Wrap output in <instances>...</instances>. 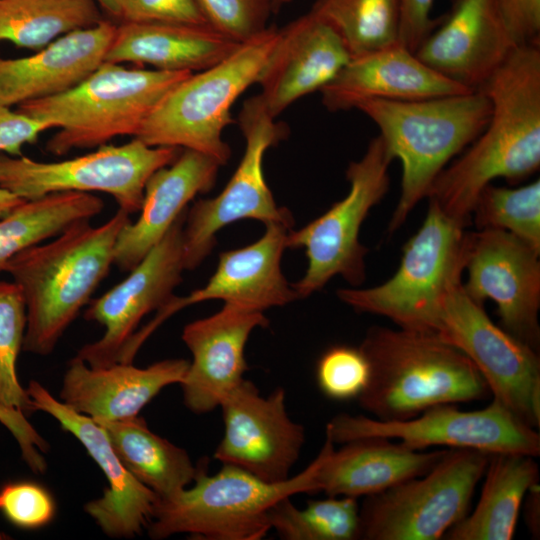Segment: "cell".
Returning <instances> with one entry per match:
<instances>
[{
	"mask_svg": "<svg viewBox=\"0 0 540 540\" xmlns=\"http://www.w3.org/2000/svg\"><path fill=\"white\" fill-rule=\"evenodd\" d=\"M116 5L122 22L209 25L196 0H116Z\"/></svg>",
	"mask_w": 540,
	"mask_h": 540,
	"instance_id": "cell-40",
	"label": "cell"
},
{
	"mask_svg": "<svg viewBox=\"0 0 540 540\" xmlns=\"http://www.w3.org/2000/svg\"><path fill=\"white\" fill-rule=\"evenodd\" d=\"M290 1H292V0H286V3L290 2Z\"/></svg>",
	"mask_w": 540,
	"mask_h": 540,
	"instance_id": "cell-50",
	"label": "cell"
},
{
	"mask_svg": "<svg viewBox=\"0 0 540 540\" xmlns=\"http://www.w3.org/2000/svg\"><path fill=\"white\" fill-rule=\"evenodd\" d=\"M188 365L185 359H165L144 368L123 362L90 367L75 356L64 374L60 399L92 419L136 417L163 388L180 384Z\"/></svg>",
	"mask_w": 540,
	"mask_h": 540,
	"instance_id": "cell-26",
	"label": "cell"
},
{
	"mask_svg": "<svg viewBox=\"0 0 540 540\" xmlns=\"http://www.w3.org/2000/svg\"><path fill=\"white\" fill-rule=\"evenodd\" d=\"M435 334L469 358L494 400L529 427L539 429L538 351L497 326L483 304L466 293L462 282L445 298Z\"/></svg>",
	"mask_w": 540,
	"mask_h": 540,
	"instance_id": "cell-13",
	"label": "cell"
},
{
	"mask_svg": "<svg viewBox=\"0 0 540 540\" xmlns=\"http://www.w3.org/2000/svg\"><path fill=\"white\" fill-rule=\"evenodd\" d=\"M25 329L26 304L21 289L14 282L0 281V411L30 426L26 414L34 410L16 372Z\"/></svg>",
	"mask_w": 540,
	"mask_h": 540,
	"instance_id": "cell-35",
	"label": "cell"
},
{
	"mask_svg": "<svg viewBox=\"0 0 540 540\" xmlns=\"http://www.w3.org/2000/svg\"><path fill=\"white\" fill-rule=\"evenodd\" d=\"M309 11L337 32L350 57L399 42V0H315Z\"/></svg>",
	"mask_w": 540,
	"mask_h": 540,
	"instance_id": "cell-33",
	"label": "cell"
},
{
	"mask_svg": "<svg viewBox=\"0 0 540 540\" xmlns=\"http://www.w3.org/2000/svg\"><path fill=\"white\" fill-rule=\"evenodd\" d=\"M129 222L121 209L99 226L78 221L6 263L3 272L25 299L24 351L41 356L53 352L114 264L117 238Z\"/></svg>",
	"mask_w": 540,
	"mask_h": 540,
	"instance_id": "cell-2",
	"label": "cell"
},
{
	"mask_svg": "<svg viewBox=\"0 0 540 540\" xmlns=\"http://www.w3.org/2000/svg\"><path fill=\"white\" fill-rule=\"evenodd\" d=\"M358 109L379 128L391 157L402 165L401 191L388 230L396 231L456 155L484 130L492 106L481 90L410 100H367Z\"/></svg>",
	"mask_w": 540,
	"mask_h": 540,
	"instance_id": "cell-4",
	"label": "cell"
},
{
	"mask_svg": "<svg viewBox=\"0 0 540 540\" xmlns=\"http://www.w3.org/2000/svg\"><path fill=\"white\" fill-rule=\"evenodd\" d=\"M26 391L33 410L49 414L76 437L108 481L103 496L85 504L86 513L109 537L139 535L151 522L159 497L124 467L95 420L57 400L38 381H30Z\"/></svg>",
	"mask_w": 540,
	"mask_h": 540,
	"instance_id": "cell-18",
	"label": "cell"
},
{
	"mask_svg": "<svg viewBox=\"0 0 540 540\" xmlns=\"http://www.w3.org/2000/svg\"><path fill=\"white\" fill-rule=\"evenodd\" d=\"M392 160L382 138H373L362 158L347 168V195L301 229L289 230L286 247L304 248L308 262L303 277L292 284L298 299L322 289L336 275L353 286L364 281L368 249L359 241L360 229L388 191Z\"/></svg>",
	"mask_w": 540,
	"mask_h": 540,
	"instance_id": "cell-10",
	"label": "cell"
},
{
	"mask_svg": "<svg viewBox=\"0 0 540 540\" xmlns=\"http://www.w3.org/2000/svg\"><path fill=\"white\" fill-rule=\"evenodd\" d=\"M221 165L203 153L182 149L170 165L148 179L140 215L120 232L114 250V264L121 271L132 270L162 239L174 221L198 194L215 184Z\"/></svg>",
	"mask_w": 540,
	"mask_h": 540,
	"instance_id": "cell-27",
	"label": "cell"
},
{
	"mask_svg": "<svg viewBox=\"0 0 540 540\" xmlns=\"http://www.w3.org/2000/svg\"><path fill=\"white\" fill-rule=\"evenodd\" d=\"M101 198L83 192H58L26 200L0 219V271L22 250L42 243L72 224L102 212Z\"/></svg>",
	"mask_w": 540,
	"mask_h": 540,
	"instance_id": "cell-31",
	"label": "cell"
},
{
	"mask_svg": "<svg viewBox=\"0 0 540 540\" xmlns=\"http://www.w3.org/2000/svg\"><path fill=\"white\" fill-rule=\"evenodd\" d=\"M540 252L498 229L467 233L466 293L497 306L502 328L536 351L540 344Z\"/></svg>",
	"mask_w": 540,
	"mask_h": 540,
	"instance_id": "cell-16",
	"label": "cell"
},
{
	"mask_svg": "<svg viewBox=\"0 0 540 540\" xmlns=\"http://www.w3.org/2000/svg\"><path fill=\"white\" fill-rule=\"evenodd\" d=\"M515 47L494 0H452L415 54L446 78L477 90Z\"/></svg>",
	"mask_w": 540,
	"mask_h": 540,
	"instance_id": "cell-21",
	"label": "cell"
},
{
	"mask_svg": "<svg viewBox=\"0 0 540 540\" xmlns=\"http://www.w3.org/2000/svg\"><path fill=\"white\" fill-rule=\"evenodd\" d=\"M93 420L105 430L124 467L160 499L193 483L200 466L184 449L152 432L142 417Z\"/></svg>",
	"mask_w": 540,
	"mask_h": 540,
	"instance_id": "cell-30",
	"label": "cell"
},
{
	"mask_svg": "<svg viewBox=\"0 0 540 540\" xmlns=\"http://www.w3.org/2000/svg\"><path fill=\"white\" fill-rule=\"evenodd\" d=\"M472 91L446 78L400 42L350 57L321 90L332 112L355 109L367 100L410 101Z\"/></svg>",
	"mask_w": 540,
	"mask_h": 540,
	"instance_id": "cell-23",
	"label": "cell"
},
{
	"mask_svg": "<svg viewBox=\"0 0 540 540\" xmlns=\"http://www.w3.org/2000/svg\"><path fill=\"white\" fill-rule=\"evenodd\" d=\"M337 32L310 11L281 29L257 82L261 102L276 118L299 98L320 91L349 61Z\"/></svg>",
	"mask_w": 540,
	"mask_h": 540,
	"instance_id": "cell-22",
	"label": "cell"
},
{
	"mask_svg": "<svg viewBox=\"0 0 540 540\" xmlns=\"http://www.w3.org/2000/svg\"><path fill=\"white\" fill-rule=\"evenodd\" d=\"M245 151L234 174L214 198L199 199L186 212L183 227L185 270H193L210 254L217 232L241 219L273 222L289 227L293 217L278 207L263 171L266 151L285 138L286 128L276 123L258 95L247 99L238 118Z\"/></svg>",
	"mask_w": 540,
	"mask_h": 540,
	"instance_id": "cell-14",
	"label": "cell"
},
{
	"mask_svg": "<svg viewBox=\"0 0 540 540\" xmlns=\"http://www.w3.org/2000/svg\"><path fill=\"white\" fill-rule=\"evenodd\" d=\"M269 321L261 311L224 303L215 314L188 323L182 340L192 354L179 384L185 406L195 414L218 408L247 370L245 346L251 332Z\"/></svg>",
	"mask_w": 540,
	"mask_h": 540,
	"instance_id": "cell-20",
	"label": "cell"
},
{
	"mask_svg": "<svg viewBox=\"0 0 540 540\" xmlns=\"http://www.w3.org/2000/svg\"><path fill=\"white\" fill-rule=\"evenodd\" d=\"M53 129L49 122L25 115L0 103V153L21 156L22 147Z\"/></svg>",
	"mask_w": 540,
	"mask_h": 540,
	"instance_id": "cell-42",
	"label": "cell"
},
{
	"mask_svg": "<svg viewBox=\"0 0 540 540\" xmlns=\"http://www.w3.org/2000/svg\"><path fill=\"white\" fill-rule=\"evenodd\" d=\"M516 46L539 45L540 0H494Z\"/></svg>",
	"mask_w": 540,
	"mask_h": 540,
	"instance_id": "cell-41",
	"label": "cell"
},
{
	"mask_svg": "<svg viewBox=\"0 0 540 540\" xmlns=\"http://www.w3.org/2000/svg\"><path fill=\"white\" fill-rule=\"evenodd\" d=\"M326 437L342 444L362 437L397 439L413 450L429 447L475 449L489 454L540 455V434L496 400L483 409L463 411L455 404L432 406L403 421L338 414L326 424Z\"/></svg>",
	"mask_w": 540,
	"mask_h": 540,
	"instance_id": "cell-12",
	"label": "cell"
},
{
	"mask_svg": "<svg viewBox=\"0 0 540 540\" xmlns=\"http://www.w3.org/2000/svg\"><path fill=\"white\" fill-rule=\"evenodd\" d=\"M208 24L243 43L263 32L272 13L273 0H196Z\"/></svg>",
	"mask_w": 540,
	"mask_h": 540,
	"instance_id": "cell-38",
	"label": "cell"
},
{
	"mask_svg": "<svg viewBox=\"0 0 540 540\" xmlns=\"http://www.w3.org/2000/svg\"><path fill=\"white\" fill-rule=\"evenodd\" d=\"M535 457L490 454L480 498L471 513L452 528L448 540H511L528 490L539 483Z\"/></svg>",
	"mask_w": 540,
	"mask_h": 540,
	"instance_id": "cell-29",
	"label": "cell"
},
{
	"mask_svg": "<svg viewBox=\"0 0 540 540\" xmlns=\"http://www.w3.org/2000/svg\"><path fill=\"white\" fill-rule=\"evenodd\" d=\"M359 348L370 365L356 399L382 421H403L439 404L481 400L488 386L469 358L436 334L371 327Z\"/></svg>",
	"mask_w": 540,
	"mask_h": 540,
	"instance_id": "cell-3",
	"label": "cell"
},
{
	"mask_svg": "<svg viewBox=\"0 0 540 540\" xmlns=\"http://www.w3.org/2000/svg\"><path fill=\"white\" fill-rule=\"evenodd\" d=\"M465 227L429 200L427 215L403 246L395 274L374 287L339 289L337 296L354 310L384 316L399 328L435 334L445 298L462 282Z\"/></svg>",
	"mask_w": 540,
	"mask_h": 540,
	"instance_id": "cell-8",
	"label": "cell"
},
{
	"mask_svg": "<svg viewBox=\"0 0 540 540\" xmlns=\"http://www.w3.org/2000/svg\"><path fill=\"white\" fill-rule=\"evenodd\" d=\"M277 35L278 28L267 27L224 60L192 73L161 100L134 138L153 147L194 150L225 165L231 148L222 133L233 122L232 105L257 82Z\"/></svg>",
	"mask_w": 540,
	"mask_h": 540,
	"instance_id": "cell-6",
	"label": "cell"
},
{
	"mask_svg": "<svg viewBox=\"0 0 540 540\" xmlns=\"http://www.w3.org/2000/svg\"><path fill=\"white\" fill-rule=\"evenodd\" d=\"M224 432L214 458L268 482L290 477L305 442L303 425L291 419L286 392L277 387L261 396L243 379L220 403Z\"/></svg>",
	"mask_w": 540,
	"mask_h": 540,
	"instance_id": "cell-17",
	"label": "cell"
},
{
	"mask_svg": "<svg viewBox=\"0 0 540 540\" xmlns=\"http://www.w3.org/2000/svg\"><path fill=\"white\" fill-rule=\"evenodd\" d=\"M273 2L277 11L283 4H286V0H273Z\"/></svg>",
	"mask_w": 540,
	"mask_h": 540,
	"instance_id": "cell-48",
	"label": "cell"
},
{
	"mask_svg": "<svg viewBox=\"0 0 540 540\" xmlns=\"http://www.w3.org/2000/svg\"><path fill=\"white\" fill-rule=\"evenodd\" d=\"M181 151L149 146L133 138L57 162L0 153V187L24 200L58 192H102L130 215L140 211L150 176L175 161Z\"/></svg>",
	"mask_w": 540,
	"mask_h": 540,
	"instance_id": "cell-11",
	"label": "cell"
},
{
	"mask_svg": "<svg viewBox=\"0 0 540 540\" xmlns=\"http://www.w3.org/2000/svg\"><path fill=\"white\" fill-rule=\"evenodd\" d=\"M270 526L284 540H355L360 538V506L357 498L328 496L300 509L285 497L271 508Z\"/></svg>",
	"mask_w": 540,
	"mask_h": 540,
	"instance_id": "cell-34",
	"label": "cell"
},
{
	"mask_svg": "<svg viewBox=\"0 0 540 540\" xmlns=\"http://www.w3.org/2000/svg\"><path fill=\"white\" fill-rule=\"evenodd\" d=\"M183 211L162 239L129 271V275L93 300L84 317L104 326L103 336L83 345L76 357L90 367L118 362L124 345L148 313L161 309L174 296L184 266Z\"/></svg>",
	"mask_w": 540,
	"mask_h": 540,
	"instance_id": "cell-15",
	"label": "cell"
},
{
	"mask_svg": "<svg viewBox=\"0 0 540 540\" xmlns=\"http://www.w3.org/2000/svg\"><path fill=\"white\" fill-rule=\"evenodd\" d=\"M102 19L96 0H0V41L38 50Z\"/></svg>",
	"mask_w": 540,
	"mask_h": 540,
	"instance_id": "cell-32",
	"label": "cell"
},
{
	"mask_svg": "<svg viewBox=\"0 0 540 540\" xmlns=\"http://www.w3.org/2000/svg\"><path fill=\"white\" fill-rule=\"evenodd\" d=\"M479 89L491 101L488 124L441 171L427 196L465 226L480 192L494 179L517 184L539 169L540 46L515 47Z\"/></svg>",
	"mask_w": 540,
	"mask_h": 540,
	"instance_id": "cell-1",
	"label": "cell"
},
{
	"mask_svg": "<svg viewBox=\"0 0 540 540\" xmlns=\"http://www.w3.org/2000/svg\"><path fill=\"white\" fill-rule=\"evenodd\" d=\"M24 199L0 187V219L9 214L14 208L22 204Z\"/></svg>",
	"mask_w": 540,
	"mask_h": 540,
	"instance_id": "cell-46",
	"label": "cell"
},
{
	"mask_svg": "<svg viewBox=\"0 0 540 540\" xmlns=\"http://www.w3.org/2000/svg\"><path fill=\"white\" fill-rule=\"evenodd\" d=\"M265 226V233L256 242L221 253L208 282L187 296L174 295L149 324L136 332L137 338L144 342L171 315L203 301L222 300L264 312L297 300L296 292L281 270V258L287 248L286 238L291 227L277 222Z\"/></svg>",
	"mask_w": 540,
	"mask_h": 540,
	"instance_id": "cell-19",
	"label": "cell"
},
{
	"mask_svg": "<svg viewBox=\"0 0 540 540\" xmlns=\"http://www.w3.org/2000/svg\"><path fill=\"white\" fill-rule=\"evenodd\" d=\"M56 505L51 493L41 484L19 480L0 487V513L21 529H39L52 521Z\"/></svg>",
	"mask_w": 540,
	"mask_h": 540,
	"instance_id": "cell-39",
	"label": "cell"
},
{
	"mask_svg": "<svg viewBox=\"0 0 540 540\" xmlns=\"http://www.w3.org/2000/svg\"><path fill=\"white\" fill-rule=\"evenodd\" d=\"M192 73L103 62L73 88L25 102L16 110L57 128L46 148L64 155L119 136L134 138L161 100Z\"/></svg>",
	"mask_w": 540,
	"mask_h": 540,
	"instance_id": "cell-5",
	"label": "cell"
},
{
	"mask_svg": "<svg viewBox=\"0 0 540 540\" xmlns=\"http://www.w3.org/2000/svg\"><path fill=\"white\" fill-rule=\"evenodd\" d=\"M314 460L294 477L268 482L233 465L214 475L199 467L191 487L158 500L148 533L160 540L189 534L207 540H259L271 530L270 511L282 498L311 493Z\"/></svg>",
	"mask_w": 540,
	"mask_h": 540,
	"instance_id": "cell-7",
	"label": "cell"
},
{
	"mask_svg": "<svg viewBox=\"0 0 540 540\" xmlns=\"http://www.w3.org/2000/svg\"><path fill=\"white\" fill-rule=\"evenodd\" d=\"M326 437L314 459L311 493L366 497L428 472L446 449L422 451L383 437H362L335 449Z\"/></svg>",
	"mask_w": 540,
	"mask_h": 540,
	"instance_id": "cell-24",
	"label": "cell"
},
{
	"mask_svg": "<svg viewBox=\"0 0 540 540\" xmlns=\"http://www.w3.org/2000/svg\"><path fill=\"white\" fill-rule=\"evenodd\" d=\"M116 26L102 19L60 36L30 56L0 57V103L19 106L73 88L104 62Z\"/></svg>",
	"mask_w": 540,
	"mask_h": 540,
	"instance_id": "cell-25",
	"label": "cell"
},
{
	"mask_svg": "<svg viewBox=\"0 0 540 540\" xmlns=\"http://www.w3.org/2000/svg\"><path fill=\"white\" fill-rule=\"evenodd\" d=\"M240 44L210 25L122 22L116 26L104 62L202 71L227 58Z\"/></svg>",
	"mask_w": 540,
	"mask_h": 540,
	"instance_id": "cell-28",
	"label": "cell"
},
{
	"mask_svg": "<svg viewBox=\"0 0 540 540\" xmlns=\"http://www.w3.org/2000/svg\"><path fill=\"white\" fill-rule=\"evenodd\" d=\"M490 454L446 449L425 474L366 496L360 506L364 540H438L469 512Z\"/></svg>",
	"mask_w": 540,
	"mask_h": 540,
	"instance_id": "cell-9",
	"label": "cell"
},
{
	"mask_svg": "<svg viewBox=\"0 0 540 540\" xmlns=\"http://www.w3.org/2000/svg\"><path fill=\"white\" fill-rule=\"evenodd\" d=\"M102 10L117 18L116 0H96Z\"/></svg>",
	"mask_w": 540,
	"mask_h": 540,
	"instance_id": "cell-47",
	"label": "cell"
},
{
	"mask_svg": "<svg viewBox=\"0 0 540 540\" xmlns=\"http://www.w3.org/2000/svg\"><path fill=\"white\" fill-rule=\"evenodd\" d=\"M524 521L533 539L540 538V485H533L525 495Z\"/></svg>",
	"mask_w": 540,
	"mask_h": 540,
	"instance_id": "cell-45",
	"label": "cell"
},
{
	"mask_svg": "<svg viewBox=\"0 0 540 540\" xmlns=\"http://www.w3.org/2000/svg\"><path fill=\"white\" fill-rule=\"evenodd\" d=\"M0 422L16 439L26 464L33 466L40 463L43 458L42 452L48 450V445L37 431L31 425H22L1 411Z\"/></svg>",
	"mask_w": 540,
	"mask_h": 540,
	"instance_id": "cell-44",
	"label": "cell"
},
{
	"mask_svg": "<svg viewBox=\"0 0 540 540\" xmlns=\"http://www.w3.org/2000/svg\"><path fill=\"white\" fill-rule=\"evenodd\" d=\"M399 1L401 11L399 42L415 52L438 22L430 16L434 0Z\"/></svg>",
	"mask_w": 540,
	"mask_h": 540,
	"instance_id": "cell-43",
	"label": "cell"
},
{
	"mask_svg": "<svg viewBox=\"0 0 540 540\" xmlns=\"http://www.w3.org/2000/svg\"><path fill=\"white\" fill-rule=\"evenodd\" d=\"M11 537L5 532L0 530V540L10 539Z\"/></svg>",
	"mask_w": 540,
	"mask_h": 540,
	"instance_id": "cell-49",
	"label": "cell"
},
{
	"mask_svg": "<svg viewBox=\"0 0 540 540\" xmlns=\"http://www.w3.org/2000/svg\"><path fill=\"white\" fill-rule=\"evenodd\" d=\"M478 230L507 231L540 252V181L518 188L488 184L473 212Z\"/></svg>",
	"mask_w": 540,
	"mask_h": 540,
	"instance_id": "cell-36",
	"label": "cell"
},
{
	"mask_svg": "<svg viewBox=\"0 0 540 540\" xmlns=\"http://www.w3.org/2000/svg\"><path fill=\"white\" fill-rule=\"evenodd\" d=\"M370 365L358 347L335 345L319 358L316 379L321 392L336 401L357 399L366 388Z\"/></svg>",
	"mask_w": 540,
	"mask_h": 540,
	"instance_id": "cell-37",
	"label": "cell"
}]
</instances>
